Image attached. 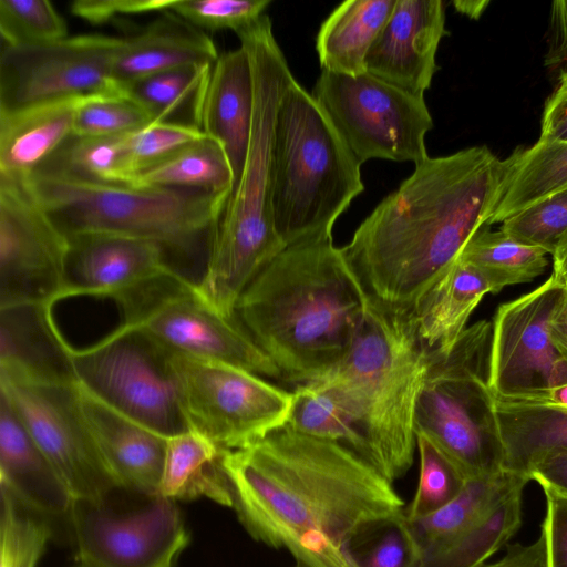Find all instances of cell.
I'll return each instance as SVG.
<instances>
[{
	"label": "cell",
	"instance_id": "cell-1",
	"mask_svg": "<svg viewBox=\"0 0 567 567\" xmlns=\"http://www.w3.org/2000/svg\"><path fill=\"white\" fill-rule=\"evenodd\" d=\"M233 508L258 542L301 567H357V538L404 514L392 483L351 450L288 425L223 450Z\"/></svg>",
	"mask_w": 567,
	"mask_h": 567
},
{
	"label": "cell",
	"instance_id": "cell-2",
	"mask_svg": "<svg viewBox=\"0 0 567 567\" xmlns=\"http://www.w3.org/2000/svg\"><path fill=\"white\" fill-rule=\"evenodd\" d=\"M503 173L486 145L416 164L340 248L367 297L413 309L487 226Z\"/></svg>",
	"mask_w": 567,
	"mask_h": 567
},
{
	"label": "cell",
	"instance_id": "cell-3",
	"mask_svg": "<svg viewBox=\"0 0 567 567\" xmlns=\"http://www.w3.org/2000/svg\"><path fill=\"white\" fill-rule=\"evenodd\" d=\"M369 299L332 239L285 247L240 295L235 317L281 379H319L350 352Z\"/></svg>",
	"mask_w": 567,
	"mask_h": 567
},
{
	"label": "cell",
	"instance_id": "cell-4",
	"mask_svg": "<svg viewBox=\"0 0 567 567\" xmlns=\"http://www.w3.org/2000/svg\"><path fill=\"white\" fill-rule=\"evenodd\" d=\"M254 81V114L240 178L223 213L197 290L225 318L251 280L286 246L276 233L271 207L272 147L281 96L296 80L267 14L237 33Z\"/></svg>",
	"mask_w": 567,
	"mask_h": 567
},
{
	"label": "cell",
	"instance_id": "cell-5",
	"mask_svg": "<svg viewBox=\"0 0 567 567\" xmlns=\"http://www.w3.org/2000/svg\"><path fill=\"white\" fill-rule=\"evenodd\" d=\"M427 357L412 309L369 299L350 352L317 379L344 396L370 445L374 468L391 483L413 463L414 412Z\"/></svg>",
	"mask_w": 567,
	"mask_h": 567
},
{
	"label": "cell",
	"instance_id": "cell-6",
	"mask_svg": "<svg viewBox=\"0 0 567 567\" xmlns=\"http://www.w3.org/2000/svg\"><path fill=\"white\" fill-rule=\"evenodd\" d=\"M361 164L316 101L293 80L274 131V225L284 245L332 239L338 217L364 185Z\"/></svg>",
	"mask_w": 567,
	"mask_h": 567
},
{
	"label": "cell",
	"instance_id": "cell-7",
	"mask_svg": "<svg viewBox=\"0 0 567 567\" xmlns=\"http://www.w3.org/2000/svg\"><path fill=\"white\" fill-rule=\"evenodd\" d=\"M29 185L65 236L105 233L153 241L168 257L209 256L230 193L104 185L32 173Z\"/></svg>",
	"mask_w": 567,
	"mask_h": 567
},
{
	"label": "cell",
	"instance_id": "cell-8",
	"mask_svg": "<svg viewBox=\"0 0 567 567\" xmlns=\"http://www.w3.org/2000/svg\"><path fill=\"white\" fill-rule=\"evenodd\" d=\"M492 321L467 327L446 351L430 350L414 412L415 434L427 437L466 480L503 471L491 389Z\"/></svg>",
	"mask_w": 567,
	"mask_h": 567
},
{
	"label": "cell",
	"instance_id": "cell-9",
	"mask_svg": "<svg viewBox=\"0 0 567 567\" xmlns=\"http://www.w3.org/2000/svg\"><path fill=\"white\" fill-rule=\"evenodd\" d=\"M122 324L140 330L172 353L229 363L258 375L281 379L276 364L237 318L209 307L197 282L172 269L113 299Z\"/></svg>",
	"mask_w": 567,
	"mask_h": 567
},
{
	"label": "cell",
	"instance_id": "cell-10",
	"mask_svg": "<svg viewBox=\"0 0 567 567\" xmlns=\"http://www.w3.org/2000/svg\"><path fill=\"white\" fill-rule=\"evenodd\" d=\"M172 352L146 333L118 324L84 348H71L78 384L157 434L188 431L171 365Z\"/></svg>",
	"mask_w": 567,
	"mask_h": 567
},
{
	"label": "cell",
	"instance_id": "cell-11",
	"mask_svg": "<svg viewBox=\"0 0 567 567\" xmlns=\"http://www.w3.org/2000/svg\"><path fill=\"white\" fill-rule=\"evenodd\" d=\"M187 427L221 450L244 449L287 423L292 392L239 367L172 353Z\"/></svg>",
	"mask_w": 567,
	"mask_h": 567
},
{
	"label": "cell",
	"instance_id": "cell-12",
	"mask_svg": "<svg viewBox=\"0 0 567 567\" xmlns=\"http://www.w3.org/2000/svg\"><path fill=\"white\" fill-rule=\"evenodd\" d=\"M360 164L373 158L413 162L429 157L433 120L423 96L369 72L322 71L311 92Z\"/></svg>",
	"mask_w": 567,
	"mask_h": 567
},
{
	"label": "cell",
	"instance_id": "cell-13",
	"mask_svg": "<svg viewBox=\"0 0 567 567\" xmlns=\"http://www.w3.org/2000/svg\"><path fill=\"white\" fill-rule=\"evenodd\" d=\"M565 285L553 274L498 306L492 320L491 389L497 401L540 403L567 383V359L550 337Z\"/></svg>",
	"mask_w": 567,
	"mask_h": 567
},
{
	"label": "cell",
	"instance_id": "cell-14",
	"mask_svg": "<svg viewBox=\"0 0 567 567\" xmlns=\"http://www.w3.org/2000/svg\"><path fill=\"white\" fill-rule=\"evenodd\" d=\"M0 393L55 468L73 499L105 502L117 481L83 420L76 382H48L0 372Z\"/></svg>",
	"mask_w": 567,
	"mask_h": 567
},
{
	"label": "cell",
	"instance_id": "cell-15",
	"mask_svg": "<svg viewBox=\"0 0 567 567\" xmlns=\"http://www.w3.org/2000/svg\"><path fill=\"white\" fill-rule=\"evenodd\" d=\"M122 39L83 34L34 45H2L0 112L122 91L113 78Z\"/></svg>",
	"mask_w": 567,
	"mask_h": 567
},
{
	"label": "cell",
	"instance_id": "cell-16",
	"mask_svg": "<svg viewBox=\"0 0 567 567\" xmlns=\"http://www.w3.org/2000/svg\"><path fill=\"white\" fill-rule=\"evenodd\" d=\"M68 238L28 177L0 174V308L54 306L63 287Z\"/></svg>",
	"mask_w": 567,
	"mask_h": 567
},
{
	"label": "cell",
	"instance_id": "cell-17",
	"mask_svg": "<svg viewBox=\"0 0 567 567\" xmlns=\"http://www.w3.org/2000/svg\"><path fill=\"white\" fill-rule=\"evenodd\" d=\"M176 501L157 495L144 508L112 512L75 498L69 516L83 567H172L189 537Z\"/></svg>",
	"mask_w": 567,
	"mask_h": 567
},
{
	"label": "cell",
	"instance_id": "cell-18",
	"mask_svg": "<svg viewBox=\"0 0 567 567\" xmlns=\"http://www.w3.org/2000/svg\"><path fill=\"white\" fill-rule=\"evenodd\" d=\"M66 238L59 301L80 296L113 300L175 269L165 250L153 241L105 233H84Z\"/></svg>",
	"mask_w": 567,
	"mask_h": 567
},
{
	"label": "cell",
	"instance_id": "cell-19",
	"mask_svg": "<svg viewBox=\"0 0 567 567\" xmlns=\"http://www.w3.org/2000/svg\"><path fill=\"white\" fill-rule=\"evenodd\" d=\"M445 29L442 0H396L365 56V70L414 95L424 96L439 66L435 55Z\"/></svg>",
	"mask_w": 567,
	"mask_h": 567
},
{
	"label": "cell",
	"instance_id": "cell-20",
	"mask_svg": "<svg viewBox=\"0 0 567 567\" xmlns=\"http://www.w3.org/2000/svg\"><path fill=\"white\" fill-rule=\"evenodd\" d=\"M76 393L91 437L120 487L159 495L167 437L113 410L78 383Z\"/></svg>",
	"mask_w": 567,
	"mask_h": 567
},
{
	"label": "cell",
	"instance_id": "cell-21",
	"mask_svg": "<svg viewBox=\"0 0 567 567\" xmlns=\"http://www.w3.org/2000/svg\"><path fill=\"white\" fill-rule=\"evenodd\" d=\"M121 39L113 78L122 91L162 72L190 65H214L219 56L213 40L204 31L171 9Z\"/></svg>",
	"mask_w": 567,
	"mask_h": 567
},
{
	"label": "cell",
	"instance_id": "cell-22",
	"mask_svg": "<svg viewBox=\"0 0 567 567\" xmlns=\"http://www.w3.org/2000/svg\"><path fill=\"white\" fill-rule=\"evenodd\" d=\"M254 114V81L247 52L240 45L215 62L205 87L199 128L225 150L234 188L243 173Z\"/></svg>",
	"mask_w": 567,
	"mask_h": 567
},
{
	"label": "cell",
	"instance_id": "cell-23",
	"mask_svg": "<svg viewBox=\"0 0 567 567\" xmlns=\"http://www.w3.org/2000/svg\"><path fill=\"white\" fill-rule=\"evenodd\" d=\"M51 305L0 308V372L48 382H76L71 348Z\"/></svg>",
	"mask_w": 567,
	"mask_h": 567
},
{
	"label": "cell",
	"instance_id": "cell-24",
	"mask_svg": "<svg viewBox=\"0 0 567 567\" xmlns=\"http://www.w3.org/2000/svg\"><path fill=\"white\" fill-rule=\"evenodd\" d=\"M0 482L39 515L68 514L73 502L66 485L1 393Z\"/></svg>",
	"mask_w": 567,
	"mask_h": 567
},
{
	"label": "cell",
	"instance_id": "cell-25",
	"mask_svg": "<svg viewBox=\"0 0 567 567\" xmlns=\"http://www.w3.org/2000/svg\"><path fill=\"white\" fill-rule=\"evenodd\" d=\"M529 481L527 476L503 470L489 476L467 480L460 495L434 513L414 519L404 515L420 563L466 536L504 501L524 491Z\"/></svg>",
	"mask_w": 567,
	"mask_h": 567
},
{
	"label": "cell",
	"instance_id": "cell-26",
	"mask_svg": "<svg viewBox=\"0 0 567 567\" xmlns=\"http://www.w3.org/2000/svg\"><path fill=\"white\" fill-rule=\"evenodd\" d=\"M82 97L0 112V174L28 177L73 132Z\"/></svg>",
	"mask_w": 567,
	"mask_h": 567
},
{
	"label": "cell",
	"instance_id": "cell-27",
	"mask_svg": "<svg viewBox=\"0 0 567 567\" xmlns=\"http://www.w3.org/2000/svg\"><path fill=\"white\" fill-rule=\"evenodd\" d=\"M486 293H493L489 281L457 257L412 309L426 348L449 350L467 328L472 312Z\"/></svg>",
	"mask_w": 567,
	"mask_h": 567
},
{
	"label": "cell",
	"instance_id": "cell-28",
	"mask_svg": "<svg viewBox=\"0 0 567 567\" xmlns=\"http://www.w3.org/2000/svg\"><path fill=\"white\" fill-rule=\"evenodd\" d=\"M503 161V178L487 226L567 189V141L538 138Z\"/></svg>",
	"mask_w": 567,
	"mask_h": 567
},
{
	"label": "cell",
	"instance_id": "cell-29",
	"mask_svg": "<svg viewBox=\"0 0 567 567\" xmlns=\"http://www.w3.org/2000/svg\"><path fill=\"white\" fill-rule=\"evenodd\" d=\"M503 468L530 478L545 458L567 452V409L495 400Z\"/></svg>",
	"mask_w": 567,
	"mask_h": 567
},
{
	"label": "cell",
	"instance_id": "cell-30",
	"mask_svg": "<svg viewBox=\"0 0 567 567\" xmlns=\"http://www.w3.org/2000/svg\"><path fill=\"white\" fill-rule=\"evenodd\" d=\"M396 0H348L322 22L316 42L322 71L359 75Z\"/></svg>",
	"mask_w": 567,
	"mask_h": 567
},
{
	"label": "cell",
	"instance_id": "cell-31",
	"mask_svg": "<svg viewBox=\"0 0 567 567\" xmlns=\"http://www.w3.org/2000/svg\"><path fill=\"white\" fill-rule=\"evenodd\" d=\"M221 452L208 439L190 430L167 437L159 495L174 501L207 497L233 507Z\"/></svg>",
	"mask_w": 567,
	"mask_h": 567
},
{
	"label": "cell",
	"instance_id": "cell-32",
	"mask_svg": "<svg viewBox=\"0 0 567 567\" xmlns=\"http://www.w3.org/2000/svg\"><path fill=\"white\" fill-rule=\"evenodd\" d=\"M286 425L298 433L338 443L373 466L370 445L351 409L341 392L327 381L297 385Z\"/></svg>",
	"mask_w": 567,
	"mask_h": 567
},
{
	"label": "cell",
	"instance_id": "cell-33",
	"mask_svg": "<svg viewBox=\"0 0 567 567\" xmlns=\"http://www.w3.org/2000/svg\"><path fill=\"white\" fill-rule=\"evenodd\" d=\"M130 134H72L33 173L94 184L131 185L125 169V148Z\"/></svg>",
	"mask_w": 567,
	"mask_h": 567
},
{
	"label": "cell",
	"instance_id": "cell-34",
	"mask_svg": "<svg viewBox=\"0 0 567 567\" xmlns=\"http://www.w3.org/2000/svg\"><path fill=\"white\" fill-rule=\"evenodd\" d=\"M548 251L520 243L501 228H481L466 243L458 258L477 268L489 281L493 293L507 286L533 281L544 274Z\"/></svg>",
	"mask_w": 567,
	"mask_h": 567
},
{
	"label": "cell",
	"instance_id": "cell-35",
	"mask_svg": "<svg viewBox=\"0 0 567 567\" xmlns=\"http://www.w3.org/2000/svg\"><path fill=\"white\" fill-rule=\"evenodd\" d=\"M133 185L231 194L234 173L224 147L206 135L137 174Z\"/></svg>",
	"mask_w": 567,
	"mask_h": 567
},
{
	"label": "cell",
	"instance_id": "cell-36",
	"mask_svg": "<svg viewBox=\"0 0 567 567\" xmlns=\"http://www.w3.org/2000/svg\"><path fill=\"white\" fill-rule=\"evenodd\" d=\"M214 65H190L142 79L124 89L141 103L155 122L176 123L175 115L186 112L199 128L205 87ZM200 130V128H199Z\"/></svg>",
	"mask_w": 567,
	"mask_h": 567
},
{
	"label": "cell",
	"instance_id": "cell-37",
	"mask_svg": "<svg viewBox=\"0 0 567 567\" xmlns=\"http://www.w3.org/2000/svg\"><path fill=\"white\" fill-rule=\"evenodd\" d=\"M519 491L498 505L471 533L419 567H481L518 530L522 524Z\"/></svg>",
	"mask_w": 567,
	"mask_h": 567
},
{
	"label": "cell",
	"instance_id": "cell-38",
	"mask_svg": "<svg viewBox=\"0 0 567 567\" xmlns=\"http://www.w3.org/2000/svg\"><path fill=\"white\" fill-rule=\"evenodd\" d=\"M155 122L153 115L124 91L85 96L75 109L73 135L118 136Z\"/></svg>",
	"mask_w": 567,
	"mask_h": 567
},
{
	"label": "cell",
	"instance_id": "cell-39",
	"mask_svg": "<svg viewBox=\"0 0 567 567\" xmlns=\"http://www.w3.org/2000/svg\"><path fill=\"white\" fill-rule=\"evenodd\" d=\"M1 486L0 567H35L51 536L49 525Z\"/></svg>",
	"mask_w": 567,
	"mask_h": 567
},
{
	"label": "cell",
	"instance_id": "cell-40",
	"mask_svg": "<svg viewBox=\"0 0 567 567\" xmlns=\"http://www.w3.org/2000/svg\"><path fill=\"white\" fill-rule=\"evenodd\" d=\"M420 454L417 488L404 509L410 519L426 516L444 507L460 495L466 478L456 466L423 434L416 433Z\"/></svg>",
	"mask_w": 567,
	"mask_h": 567
},
{
	"label": "cell",
	"instance_id": "cell-41",
	"mask_svg": "<svg viewBox=\"0 0 567 567\" xmlns=\"http://www.w3.org/2000/svg\"><path fill=\"white\" fill-rule=\"evenodd\" d=\"M0 34L12 47L69 37L65 20L48 0H0Z\"/></svg>",
	"mask_w": 567,
	"mask_h": 567
},
{
	"label": "cell",
	"instance_id": "cell-42",
	"mask_svg": "<svg viewBox=\"0 0 567 567\" xmlns=\"http://www.w3.org/2000/svg\"><path fill=\"white\" fill-rule=\"evenodd\" d=\"M206 134L196 126L153 122L128 135L125 148V169L133 185L137 174L176 154Z\"/></svg>",
	"mask_w": 567,
	"mask_h": 567
},
{
	"label": "cell",
	"instance_id": "cell-43",
	"mask_svg": "<svg viewBox=\"0 0 567 567\" xmlns=\"http://www.w3.org/2000/svg\"><path fill=\"white\" fill-rule=\"evenodd\" d=\"M357 567H419L420 555L406 529L404 514L355 539Z\"/></svg>",
	"mask_w": 567,
	"mask_h": 567
},
{
	"label": "cell",
	"instance_id": "cell-44",
	"mask_svg": "<svg viewBox=\"0 0 567 567\" xmlns=\"http://www.w3.org/2000/svg\"><path fill=\"white\" fill-rule=\"evenodd\" d=\"M501 229L514 239L553 254L567 233V189L554 194L502 223Z\"/></svg>",
	"mask_w": 567,
	"mask_h": 567
},
{
	"label": "cell",
	"instance_id": "cell-45",
	"mask_svg": "<svg viewBox=\"0 0 567 567\" xmlns=\"http://www.w3.org/2000/svg\"><path fill=\"white\" fill-rule=\"evenodd\" d=\"M270 0H174L171 10L202 31L246 29L270 6Z\"/></svg>",
	"mask_w": 567,
	"mask_h": 567
},
{
	"label": "cell",
	"instance_id": "cell-46",
	"mask_svg": "<svg viewBox=\"0 0 567 567\" xmlns=\"http://www.w3.org/2000/svg\"><path fill=\"white\" fill-rule=\"evenodd\" d=\"M174 0H75L70 12L82 20L100 25L117 16L162 12L171 9Z\"/></svg>",
	"mask_w": 567,
	"mask_h": 567
},
{
	"label": "cell",
	"instance_id": "cell-47",
	"mask_svg": "<svg viewBox=\"0 0 567 567\" xmlns=\"http://www.w3.org/2000/svg\"><path fill=\"white\" fill-rule=\"evenodd\" d=\"M545 495L542 533L546 537L550 567H567V496Z\"/></svg>",
	"mask_w": 567,
	"mask_h": 567
},
{
	"label": "cell",
	"instance_id": "cell-48",
	"mask_svg": "<svg viewBox=\"0 0 567 567\" xmlns=\"http://www.w3.org/2000/svg\"><path fill=\"white\" fill-rule=\"evenodd\" d=\"M539 138L567 141V68L545 103Z\"/></svg>",
	"mask_w": 567,
	"mask_h": 567
},
{
	"label": "cell",
	"instance_id": "cell-49",
	"mask_svg": "<svg viewBox=\"0 0 567 567\" xmlns=\"http://www.w3.org/2000/svg\"><path fill=\"white\" fill-rule=\"evenodd\" d=\"M506 548L503 558L481 567H550L547 542L543 533L533 544H507Z\"/></svg>",
	"mask_w": 567,
	"mask_h": 567
},
{
	"label": "cell",
	"instance_id": "cell-50",
	"mask_svg": "<svg viewBox=\"0 0 567 567\" xmlns=\"http://www.w3.org/2000/svg\"><path fill=\"white\" fill-rule=\"evenodd\" d=\"M545 494L567 496V452L551 455L538 463L530 472Z\"/></svg>",
	"mask_w": 567,
	"mask_h": 567
},
{
	"label": "cell",
	"instance_id": "cell-51",
	"mask_svg": "<svg viewBox=\"0 0 567 567\" xmlns=\"http://www.w3.org/2000/svg\"><path fill=\"white\" fill-rule=\"evenodd\" d=\"M550 337L560 351L567 359V297L564 292L563 299L557 306L551 321H550Z\"/></svg>",
	"mask_w": 567,
	"mask_h": 567
},
{
	"label": "cell",
	"instance_id": "cell-52",
	"mask_svg": "<svg viewBox=\"0 0 567 567\" xmlns=\"http://www.w3.org/2000/svg\"><path fill=\"white\" fill-rule=\"evenodd\" d=\"M551 25L560 48L567 51V0H557L551 4Z\"/></svg>",
	"mask_w": 567,
	"mask_h": 567
},
{
	"label": "cell",
	"instance_id": "cell-53",
	"mask_svg": "<svg viewBox=\"0 0 567 567\" xmlns=\"http://www.w3.org/2000/svg\"><path fill=\"white\" fill-rule=\"evenodd\" d=\"M553 275L567 286V233L557 241L553 254Z\"/></svg>",
	"mask_w": 567,
	"mask_h": 567
},
{
	"label": "cell",
	"instance_id": "cell-54",
	"mask_svg": "<svg viewBox=\"0 0 567 567\" xmlns=\"http://www.w3.org/2000/svg\"><path fill=\"white\" fill-rule=\"evenodd\" d=\"M488 1H454L453 4L455 9L472 18L477 19L484 12L485 8L488 6Z\"/></svg>",
	"mask_w": 567,
	"mask_h": 567
},
{
	"label": "cell",
	"instance_id": "cell-55",
	"mask_svg": "<svg viewBox=\"0 0 567 567\" xmlns=\"http://www.w3.org/2000/svg\"><path fill=\"white\" fill-rule=\"evenodd\" d=\"M566 297H567V286H565Z\"/></svg>",
	"mask_w": 567,
	"mask_h": 567
},
{
	"label": "cell",
	"instance_id": "cell-56",
	"mask_svg": "<svg viewBox=\"0 0 567 567\" xmlns=\"http://www.w3.org/2000/svg\"><path fill=\"white\" fill-rule=\"evenodd\" d=\"M78 567H83L82 565L78 566Z\"/></svg>",
	"mask_w": 567,
	"mask_h": 567
}]
</instances>
